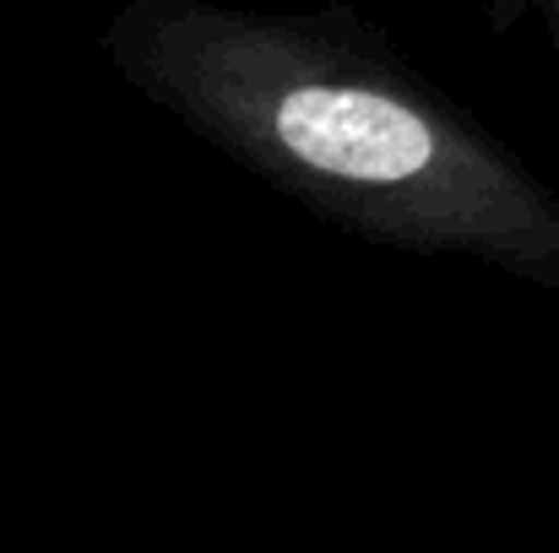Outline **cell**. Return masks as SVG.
<instances>
[{
    "label": "cell",
    "instance_id": "6da1fadb",
    "mask_svg": "<svg viewBox=\"0 0 559 553\" xmlns=\"http://www.w3.org/2000/svg\"><path fill=\"white\" fill-rule=\"evenodd\" d=\"M277 142L316 175L348 184H407L440 164V142L407 104L354 82H299L272 109Z\"/></svg>",
    "mask_w": 559,
    "mask_h": 553
}]
</instances>
